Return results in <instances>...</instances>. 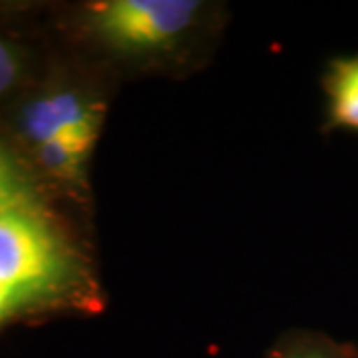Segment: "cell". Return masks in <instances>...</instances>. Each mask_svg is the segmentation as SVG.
<instances>
[{
    "label": "cell",
    "instance_id": "obj_1",
    "mask_svg": "<svg viewBox=\"0 0 358 358\" xmlns=\"http://www.w3.org/2000/svg\"><path fill=\"white\" fill-rule=\"evenodd\" d=\"M78 279L74 251L36 203L0 211V324L64 296Z\"/></svg>",
    "mask_w": 358,
    "mask_h": 358
},
{
    "label": "cell",
    "instance_id": "obj_2",
    "mask_svg": "<svg viewBox=\"0 0 358 358\" xmlns=\"http://www.w3.org/2000/svg\"><path fill=\"white\" fill-rule=\"evenodd\" d=\"M199 6L193 0H108L90 8V20L117 50H164L192 28Z\"/></svg>",
    "mask_w": 358,
    "mask_h": 358
},
{
    "label": "cell",
    "instance_id": "obj_3",
    "mask_svg": "<svg viewBox=\"0 0 358 358\" xmlns=\"http://www.w3.org/2000/svg\"><path fill=\"white\" fill-rule=\"evenodd\" d=\"M102 124L100 103L72 90H58L28 102L20 114V129L32 148L50 140L92 145Z\"/></svg>",
    "mask_w": 358,
    "mask_h": 358
},
{
    "label": "cell",
    "instance_id": "obj_4",
    "mask_svg": "<svg viewBox=\"0 0 358 358\" xmlns=\"http://www.w3.org/2000/svg\"><path fill=\"white\" fill-rule=\"evenodd\" d=\"M327 94L331 124L358 131V56L334 60L327 74Z\"/></svg>",
    "mask_w": 358,
    "mask_h": 358
},
{
    "label": "cell",
    "instance_id": "obj_5",
    "mask_svg": "<svg viewBox=\"0 0 358 358\" xmlns=\"http://www.w3.org/2000/svg\"><path fill=\"white\" fill-rule=\"evenodd\" d=\"M90 152L92 145L68 140L44 141L34 148L40 166L54 178L68 179V181H80Z\"/></svg>",
    "mask_w": 358,
    "mask_h": 358
},
{
    "label": "cell",
    "instance_id": "obj_6",
    "mask_svg": "<svg viewBox=\"0 0 358 358\" xmlns=\"http://www.w3.org/2000/svg\"><path fill=\"white\" fill-rule=\"evenodd\" d=\"M36 203L22 171L0 145V211L16 205Z\"/></svg>",
    "mask_w": 358,
    "mask_h": 358
},
{
    "label": "cell",
    "instance_id": "obj_7",
    "mask_svg": "<svg viewBox=\"0 0 358 358\" xmlns=\"http://www.w3.org/2000/svg\"><path fill=\"white\" fill-rule=\"evenodd\" d=\"M271 358H357V355L346 348L322 338V336H303L293 343L282 345L273 352Z\"/></svg>",
    "mask_w": 358,
    "mask_h": 358
},
{
    "label": "cell",
    "instance_id": "obj_8",
    "mask_svg": "<svg viewBox=\"0 0 358 358\" xmlns=\"http://www.w3.org/2000/svg\"><path fill=\"white\" fill-rule=\"evenodd\" d=\"M20 74H22L20 52L0 36V96L13 88Z\"/></svg>",
    "mask_w": 358,
    "mask_h": 358
}]
</instances>
